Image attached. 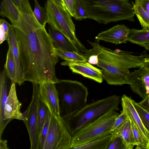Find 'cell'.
I'll use <instances>...</instances> for the list:
<instances>
[{
    "instance_id": "f546056e",
    "label": "cell",
    "mask_w": 149,
    "mask_h": 149,
    "mask_svg": "<svg viewBox=\"0 0 149 149\" xmlns=\"http://www.w3.org/2000/svg\"><path fill=\"white\" fill-rule=\"evenodd\" d=\"M12 25L6 20L1 19H0V43L1 44L5 40H6L9 30Z\"/></svg>"
},
{
    "instance_id": "ffe728a7",
    "label": "cell",
    "mask_w": 149,
    "mask_h": 149,
    "mask_svg": "<svg viewBox=\"0 0 149 149\" xmlns=\"http://www.w3.org/2000/svg\"><path fill=\"white\" fill-rule=\"evenodd\" d=\"M21 10L12 0H2L0 4V14L7 17L12 24L18 20Z\"/></svg>"
},
{
    "instance_id": "7a4b0ae2",
    "label": "cell",
    "mask_w": 149,
    "mask_h": 149,
    "mask_svg": "<svg viewBox=\"0 0 149 149\" xmlns=\"http://www.w3.org/2000/svg\"><path fill=\"white\" fill-rule=\"evenodd\" d=\"M92 48L86 49L83 55L88 59L91 55L97 56V65L102 69L103 79L110 85L128 84L127 77L130 69L139 68L144 60L139 56L116 49L113 50L105 48L98 43L88 41Z\"/></svg>"
},
{
    "instance_id": "bcb514c9",
    "label": "cell",
    "mask_w": 149,
    "mask_h": 149,
    "mask_svg": "<svg viewBox=\"0 0 149 149\" xmlns=\"http://www.w3.org/2000/svg\"></svg>"
},
{
    "instance_id": "cb8c5ba5",
    "label": "cell",
    "mask_w": 149,
    "mask_h": 149,
    "mask_svg": "<svg viewBox=\"0 0 149 149\" xmlns=\"http://www.w3.org/2000/svg\"><path fill=\"white\" fill-rule=\"evenodd\" d=\"M111 136L109 134L72 149H106Z\"/></svg>"
},
{
    "instance_id": "52a82bcc",
    "label": "cell",
    "mask_w": 149,
    "mask_h": 149,
    "mask_svg": "<svg viewBox=\"0 0 149 149\" xmlns=\"http://www.w3.org/2000/svg\"><path fill=\"white\" fill-rule=\"evenodd\" d=\"M120 114L116 111H109L80 129L72 136L70 149L111 134L112 126Z\"/></svg>"
},
{
    "instance_id": "836d02e7",
    "label": "cell",
    "mask_w": 149,
    "mask_h": 149,
    "mask_svg": "<svg viewBox=\"0 0 149 149\" xmlns=\"http://www.w3.org/2000/svg\"><path fill=\"white\" fill-rule=\"evenodd\" d=\"M127 118V115L123 111L116 119L111 130V134L119 126L125 122Z\"/></svg>"
},
{
    "instance_id": "ab89813d",
    "label": "cell",
    "mask_w": 149,
    "mask_h": 149,
    "mask_svg": "<svg viewBox=\"0 0 149 149\" xmlns=\"http://www.w3.org/2000/svg\"><path fill=\"white\" fill-rule=\"evenodd\" d=\"M16 6L19 8L20 10L21 9V7L22 1L23 0H12Z\"/></svg>"
},
{
    "instance_id": "d6986e66",
    "label": "cell",
    "mask_w": 149,
    "mask_h": 149,
    "mask_svg": "<svg viewBox=\"0 0 149 149\" xmlns=\"http://www.w3.org/2000/svg\"><path fill=\"white\" fill-rule=\"evenodd\" d=\"M48 33L52 40L55 48L79 53L77 47L66 36L60 31L50 26L48 29Z\"/></svg>"
},
{
    "instance_id": "2e32d148",
    "label": "cell",
    "mask_w": 149,
    "mask_h": 149,
    "mask_svg": "<svg viewBox=\"0 0 149 149\" xmlns=\"http://www.w3.org/2000/svg\"><path fill=\"white\" fill-rule=\"evenodd\" d=\"M9 78L4 70L0 74V139L4 130L8 123L4 116V106L9 95L11 85L8 81Z\"/></svg>"
},
{
    "instance_id": "8fae6325",
    "label": "cell",
    "mask_w": 149,
    "mask_h": 149,
    "mask_svg": "<svg viewBox=\"0 0 149 149\" xmlns=\"http://www.w3.org/2000/svg\"><path fill=\"white\" fill-rule=\"evenodd\" d=\"M55 83L46 81L39 84V100L46 105L50 113L60 115L59 99Z\"/></svg>"
},
{
    "instance_id": "5bb4252c",
    "label": "cell",
    "mask_w": 149,
    "mask_h": 149,
    "mask_svg": "<svg viewBox=\"0 0 149 149\" xmlns=\"http://www.w3.org/2000/svg\"><path fill=\"white\" fill-rule=\"evenodd\" d=\"M130 30L124 25H117L99 33L95 39L115 44L126 43L128 41Z\"/></svg>"
},
{
    "instance_id": "277c9868",
    "label": "cell",
    "mask_w": 149,
    "mask_h": 149,
    "mask_svg": "<svg viewBox=\"0 0 149 149\" xmlns=\"http://www.w3.org/2000/svg\"><path fill=\"white\" fill-rule=\"evenodd\" d=\"M121 101L120 96L113 95L86 104L74 114L62 118L72 136L80 129L108 112L119 110Z\"/></svg>"
},
{
    "instance_id": "83f0119b",
    "label": "cell",
    "mask_w": 149,
    "mask_h": 149,
    "mask_svg": "<svg viewBox=\"0 0 149 149\" xmlns=\"http://www.w3.org/2000/svg\"><path fill=\"white\" fill-rule=\"evenodd\" d=\"M130 120L135 145L136 146V148L147 149V144L139 130L137 127L132 120Z\"/></svg>"
},
{
    "instance_id": "7402d4cb",
    "label": "cell",
    "mask_w": 149,
    "mask_h": 149,
    "mask_svg": "<svg viewBox=\"0 0 149 149\" xmlns=\"http://www.w3.org/2000/svg\"><path fill=\"white\" fill-rule=\"evenodd\" d=\"M128 41L140 46L149 42V29L143 27L140 30L130 29Z\"/></svg>"
},
{
    "instance_id": "603a6c76",
    "label": "cell",
    "mask_w": 149,
    "mask_h": 149,
    "mask_svg": "<svg viewBox=\"0 0 149 149\" xmlns=\"http://www.w3.org/2000/svg\"><path fill=\"white\" fill-rule=\"evenodd\" d=\"M50 115V113L46 105L40 100L38 112L37 126L38 136L40 139L45 123Z\"/></svg>"
},
{
    "instance_id": "9a60e30c",
    "label": "cell",
    "mask_w": 149,
    "mask_h": 149,
    "mask_svg": "<svg viewBox=\"0 0 149 149\" xmlns=\"http://www.w3.org/2000/svg\"><path fill=\"white\" fill-rule=\"evenodd\" d=\"M12 82L4 108V116L8 123L14 119L24 120L23 113L20 110L22 104L18 100L17 95L15 83Z\"/></svg>"
},
{
    "instance_id": "f1b7e54d",
    "label": "cell",
    "mask_w": 149,
    "mask_h": 149,
    "mask_svg": "<svg viewBox=\"0 0 149 149\" xmlns=\"http://www.w3.org/2000/svg\"><path fill=\"white\" fill-rule=\"evenodd\" d=\"M133 102L143 124L149 131V111L143 108L134 100Z\"/></svg>"
},
{
    "instance_id": "7c38bea8",
    "label": "cell",
    "mask_w": 149,
    "mask_h": 149,
    "mask_svg": "<svg viewBox=\"0 0 149 149\" xmlns=\"http://www.w3.org/2000/svg\"><path fill=\"white\" fill-rule=\"evenodd\" d=\"M133 101L130 98L123 95L121 98L122 111L136 125L147 145L149 141V131L143 124L135 107Z\"/></svg>"
},
{
    "instance_id": "4dcf8cb0",
    "label": "cell",
    "mask_w": 149,
    "mask_h": 149,
    "mask_svg": "<svg viewBox=\"0 0 149 149\" xmlns=\"http://www.w3.org/2000/svg\"><path fill=\"white\" fill-rule=\"evenodd\" d=\"M74 17L75 19L80 20L87 18L86 12L80 0H76Z\"/></svg>"
},
{
    "instance_id": "f35d334b",
    "label": "cell",
    "mask_w": 149,
    "mask_h": 149,
    "mask_svg": "<svg viewBox=\"0 0 149 149\" xmlns=\"http://www.w3.org/2000/svg\"><path fill=\"white\" fill-rule=\"evenodd\" d=\"M6 140L0 139V149H9L7 146Z\"/></svg>"
},
{
    "instance_id": "44dd1931",
    "label": "cell",
    "mask_w": 149,
    "mask_h": 149,
    "mask_svg": "<svg viewBox=\"0 0 149 149\" xmlns=\"http://www.w3.org/2000/svg\"><path fill=\"white\" fill-rule=\"evenodd\" d=\"M7 77L12 81L17 82V71L15 59L11 47L9 48L4 65V70Z\"/></svg>"
},
{
    "instance_id": "9c48e42d",
    "label": "cell",
    "mask_w": 149,
    "mask_h": 149,
    "mask_svg": "<svg viewBox=\"0 0 149 149\" xmlns=\"http://www.w3.org/2000/svg\"><path fill=\"white\" fill-rule=\"evenodd\" d=\"M33 93L31 102L23 113L24 122L28 131L31 149H39L38 131V112L39 103V84L33 83Z\"/></svg>"
},
{
    "instance_id": "4fadbf2b",
    "label": "cell",
    "mask_w": 149,
    "mask_h": 149,
    "mask_svg": "<svg viewBox=\"0 0 149 149\" xmlns=\"http://www.w3.org/2000/svg\"><path fill=\"white\" fill-rule=\"evenodd\" d=\"M74 62L65 61L61 63L67 65L73 73L81 75L100 83L103 80L102 71L92 65L88 62Z\"/></svg>"
},
{
    "instance_id": "74e56055",
    "label": "cell",
    "mask_w": 149,
    "mask_h": 149,
    "mask_svg": "<svg viewBox=\"0 0 149 149\" xmlns=\"http://www.w3.org/2000/svg\"><path fill=\"white\" fill-rule=\"evenodd\" d=\"M87 62L91 64L97 65L98 62L97 56L96 55L90 56L88 58Z\"/></svg>"
},
{
    "instance_id": "7bdbcfd3",
    "label": "cell",
    "mask_w": 149,
    "mask_h": 149,
    "mask_svg": "<svg viewBox=\"0 0 149 149\" xmlns=\"http://www.w3.org/2000/svg\"><path fill=\"white\" fill-rule=\"evenodd\" d=\"M141 46L144 47L146 50H149V42L142 45Z\"/></svg>"
},
{
    "instance_id": "d6a6232c",
    "label": "cell",
    "mask_w": 149,
    "mask_h": 149,
    "mask_svg": "<svg viewBox=\"0 0 149 149\" xmlns=\"http://www.w3.org/2000/svg\"><path fill=\"white\" fill-rule=\"evenodd\" d=\"M50 117V116L45 123L41 132L40 139L39 149H43L44 145L48 132Z\"/></svg>"
},
{
    "instance_id": "3957f363",
    "label": "cell",
    "mask_w": 149,
    "mask_h": 149,
    "mask_svg": "<svg viewBox=\"0 0 149 149\" xmlns=\"http://www.w3.org/2000/svg\"><path fill=\"white\" fill-rule=\"evenodd\" d=\"M87 18L107 24L122 20L134 21L135 13L129 0H80Z\"/></svg>"
},
{
    "instance_id": "4316f807",
    "label": "cell",
    "mask_w": 149,
    "mask_h": 149,
    "mask_svg": "<svg viewBox=\"0 0 149 149\" xmlns=\"http://www.w3.org/2000/svg\"><path fill=\"white\" fill-rule=\"evenodd\" d=\"M33 14L39 23L43 27H45L47 23V12L45 8L40 6L38 1L35 2Z\"/></svg>"
},
{
    "instance_id": "f6af8a7d",
    "label": "cell",
    "mask_w": 149,
    "mask_h": 149,
    "mask_svg": "<svg viewBox=\"0 0 149 149\" xmlns=\"http://www.w3.org/2000/svg\"><path fill=\"white\" fill-rule=\"evenodd\" d=\"M34 0L35 2L37 1V0Z\"/></svg>"
},
{
    "instance_id": "d590c367",
    "label": "cell",
    "mask_w": 149,
    "mask_h": 149,
    "mask_svg": "<svg viewBox=\"0 0 149 149\" xmlns=\"http://www.w3.org/2000/svg\"><path fill=\"white\" fill-rule=\"evenodd\" d=\"M135 3L140 5L143 8L149 12V0H135Z\"/></svg>"
},
{
    "instance_id": "30bf717a",
    "label": "cell",
    "mask_w": 149,
    "mask_h": 149,
    "mask_svg": "<svg viewBox=\"0 0 149 149\" xmlns=\"http://www.w3.org/2000/svg\"><path fill=\"white\" fill-rule=\"evenodd\" d=\"M144 60L137 70L130 72L127 79L133 91L144 99L149 95V60Z\"/></svg>"
},
{
    "instance_id": "1f68e13d",
    "label": "cell",
    "mask_w": 149,
    "mask_h": 149,
    "mask_svg": "<svg viewBox=\"0 0 149 149\" xmlns=\"http://www.w3.org/2000/svg\"><path fill=\"white\" fill-rule=\"evenodd\" d=\"M106 149H125L121 139L118 137L111 139Z\"/></svg>"
},
{
    "instance_id": "6da1fadb",
    "label": "cell",
    "mask_w": 149,
    "mask_h": 149,
    "mask_svg": "<svg viewBox=\"0 0 149 149\" xmlns=\"http://www.w3.org/2000/svg\"><path fill=\"white\" fill-rule=\"evenodd\" d=\"M15 29L24 80L32 83H56L55 65L58 61L52 40L36 19L30 5L22 6Z\"/></svg>"
},
{
    "instance_id": "8d00e7d4",
    "label": "cell",
    "mask_w": 149,
    "mask_h": 149,
    "mask_svg": "<svg viewBox=\"0 0 149 149\" xmlns=\"http://www.w3.org/2000/svg\"><path fill=\"white\" fill-rule=\"evenodd\" d=\"M138 103L143 108L149 111V95Z\"/></svg>"
},
{
    "instance_id": "e0dca14e",
    "label": "cell",
    "mask_w": 149,
    "mask_h": 149,
    "mask_svg": "<svg viewBox=\"0 0 149 149\" xmlns=\"http://www.w3.org/2000/svg\"><path fill=\"white\" fill-rule=\"evenodd\" d=\"M111 139L118 137L121 139L125 149H132L136 145L130 120L128 117L125 122L111 132Z\"/></svg>"
},
{
    "instance_id": "d4e9b609",
    "label": "cell",
    "mask_w": 149,
    "mask_h": 149,
    "mask_svg": "<svg viewBox=\"0 0 149 149\" xmlns=\"http://www.w3.org/2000/svg\"><path fill=\"white\" fill-rule=\"evenodd\" d=\"M56 55L66 61L74 62H85L88 61L87 58L83 55L76 52H70L62 50L55 48Z\"/></svg>"
},
{
    "instance_id": "5b68a950",
    "label": "cell",
    "mask_w": 149,
    "mask_h": 149,
    "mask_svg": "<svg viewBox=\"0 0 149 149\" xmlns=\"http://www.w3.org/2000/svg\"><path fill=\"white\" fill-rule=\"evenodd\" d=\"M55 84L62 117L74 114L87 104L88 89L81 82L59 80Z\"/></svg>"
},
{
    "instance_id": "ee69618b",
    "label": "cell",
    "mask_w": 149,
    "mask_h": 149,
    "mask_svg": "<svg viewBox=\"0 0 149 149\" xmlns=\"http://www.w3.org/2000/svg\"><path fill=\"white\" fill-rule=\"evenodd\" d=\"M147 149H149V141L147 145Z\"/></svg>"
},
{
    "instance_id": "484cf974",
    "label": "cell",
    "mask_w": 149,
    "mask_h": 149,
    "mask_svg": "<svg viewBox=\"0 0 149 149\" xmlns=\"http://www.w3.org/2000/svg\"><path fill=\"white\" fill-rule=\"evenodd\" d=\"M135 14L143 27L149 29V12L139 5L132 2Z\"/></svg>"
},
{
    "instance_id": "8992f818",
    "label": "cell",
    "mask_w": 149,
    "mask_h": 149,
    "mask_svg": "<svg viewBox=\"0 0 149 149\" xmlns=\"http://www.w3.org/2000/svg\"><path fill=\"white\" fill-rule=\"evenodd\" d=\"M45 6L50 26L66 36L77 47L79 53L83 55L86 48L76 37L75 25L69 12L56 0H47Z\"/></svg>"
},
{
    "instance_id": "ba28073f",
    "label": "cell",
    "mask_w": 149,
    "mask_h": 149,
    "mask_svg": "<svg viewBox=\"0 0 149 149\" xmlns=\"http://www.w3.org/2000/svg\"><path fill=\"white\" fill-rule=\"evenodd\" d=\"M72 136L60 115L50 113L43 149H70Z\"/></svg>"
},
{
    "instance_id": "e575fe53",
    "label": "cell",
    "mask_w": 149,
    "mask_h": 149,
    "mask_svg": "<svg viewBox=\"0 0 149 149\" xmlns=\"http://www.w3.org/2000/svg\"><path fill=\"white\" fill-rule=\"evenodd\" d=\"M66 7L72 17L75 16V7L76 0H63Z\"/></svg>"
},
{
    "instance_id": "ac0fdd59",
    "label": "cell",
    "mask_w": 149,
    "mask_h": 149,
    "mask_svg": "<svg viewBox=\"0 0 149 149\" xmlns=\"http://www.w3.org/2000/svg\"><path fill=\"white\" fill-rule=\"evenodd\" d=\"M6 40L9 46L11 47L16 64L17 71V83L19 86L25 81L24 75L20 64V56L18 42L14 27H10Z\"/></svg>"
},
{
    "instance_id": "b9f144b4",
    "label": "cell",
    "mask_w": 149,
    "mask_h": 149,
    "mask_svg": "<svg viewBox=\"0 0 149 149\" xmlns=\"http://www.w3.org/2000/svg\"><path fill=\"white\" fill-rule=\"evenodd\" d=\"M139 56L142 59L146 58L149 60V54L144 53L141 55Z\"/></svg>"
},
{
    "instance_id": "60d3db41",
    "label": "cell",
    "mask_w": 149,
    "mask_h": 149,
    "mask_svg": "<svg viewBox=\"0 0 149 149\" xmlns=\"http://www.w3.org/2000/svg\"><path fill=\"white\" fill-rule=\"evenodd\" d=\"M63 8L65 10H68L63 0H56Z\"/></svg>"
}]
</instances>
